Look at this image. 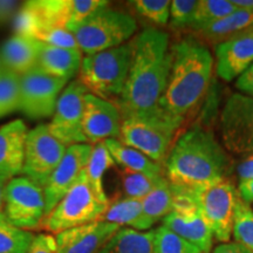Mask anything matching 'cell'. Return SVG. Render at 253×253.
<instances>
[{
  "mask_svg": "<svg viewBox=\"0 0 253 253\" xmlns=\"http://www.w3.org/2000/svg\"><path fill=\"white\" fill-rule=\"evenodd\" d=\"M237 175L239 181L253 178V155L245 157L244 160L237 166Z\"/></svg>",
  "mask_w": 253,
  "mask_h": 253,
  "instance_id": "41",
  "label": "cell"
},
{
  "mask_svg": "<svg viewBox=\"0 0 253 253\" xmlns=\"http://www.w3.org/2000/svg\"><path fill=\"white\" fill-rule=\"evenodd\" d=\"M86 87L79 80L72 81L62 90L49 122V131L66 147L87 143L82 131Z\"/></svg>",
  "mask_w": 253,
  "mask_h": 253,
  "instance_id": "14",
  "label": "cell"
},
{
  "mask_svg": "<svg viewBox=\"0 0 253 253\" xmlns=\"http://www.w3.org/2000/svg\"><path fill=\"white\" fill-rule=\"evenodd\" d=\"M27 253H58L55 236L50 233H39L34 236Z\"/></svg>",
  "mask_w": 253,
  "mask_h": 253,
  "instance_id": "38",
  "label": "cell"
},
{
  "mask_svg": "<svg viewBox=\"0 0 253 253\" xmlns=\"http://www.w3.org/2000/svg\"><path fill=\"white\" fill-rule=\"evenodd\" d=\"M198 0H173L170 5V20L176 28L192 26Z\"/></svg>",
  "mask_w": 253,
  "mask_h": 253,
  "instance_id": "36",
  "label": "cell"
},
{
  "mask_svg": "<svg viewBox=\"0 0 253 253\" xmlns=\"http://www.w3.org/2000/svg\"><path fill=\"white\" fill-rule=\"evenodd\" d=\"M171 53L169 80L158 106L183 123L207 95L214 60L208 47L194 38L176 42L171 46Z\"/></svg>",
  "mask_w": 253,
  "mask_h": 253,
  "instance_id": "3",
  "label": "cell"
},
{
  "mask_svg": "<svg viewBox=\"0 0 253 253\" xmlns=\"http://www.w3.org/2000/svg\"><path fill=\"white\" fill-rule=\"evenodd\" d=\"M238 9L253 12V0H230Z\"/></svg>",
  "mask_w": 253,
  "mask_h": 253,
  "instance_id": "44",
  "label": "cell"
},
{
  "mask_svg": "<svg viewBox=\"0 0 253 253\" xmlns=\"http://www.w3.org/2000/svg\"><path fill=\"white\" fill-rule=\"evenodd\" d=\"M2 212L19 229L40 230L41 223L46 216L43 188L25 176L9 179L5 190Z\"/></svg>",
  "mask_w": 253,
  "mask_h": 253,
  "instance_id": "9",
  "label": "cell"
},
{
  "mask_svg": "<svg viewBox=\"0 0 253 253\" xmlns=\"http://www.w3.org/2000/svg\"><path fill=\"white\" fill-rule=\"evenodd\" d=\"M120 177H121L122 185L121 196L126 198L142 199L147 195H149L160 184L161 181L164 178V175L160 177H151L145 175V173L122 169L120 171Z\"/></svg>",
  "mask_w": 253,
  "mask_h": 253,
  "instance_id": "30",
  "label": "cell"
},
{
  "mask_svg": "<svg viewBox=\"0 0 253 253\" xmlns=\"http://www.w3.org/2000/svg\"><path fill=\"white\" fill-rule=\"evenodd\" d=\"M104 144L109 150L115 163L119 164L122 169L145 173L151 177L163 176V169L161 164L154 162L141 151L123 144L118 138H110V140L104 141Z\"/></svg>",
  "mask_w": 253,
  "mask_h": 253,
  "instance_id": "23",
  "label": "cell"
},
{
  "mask_svg": "<svg viewBox=\"0 0 253 253\" xmlns=\"http://www.w3.org/2000/svg\"><path fill=\"white\" fill-rule=\"evenodd\" d=\"M131 60L126 86L116 106L121 115L156 109L166 90L172 63L170 38L155 27L144 28L130 42Z\"/></svg>",
  "mask_w": 253,
  "mask_h": 253,
  "instance_id": "1",
  "label": "cell"
},
{
  "mask_svg": "<svg viewBox=\"0 0 253 253\" xmlns=\"http://www.w3.org/2000/svg\"><path fill=\"white\" fill-rule=\"evenodd\" d=\"M181 189V188H179ZM194 199L202 216L220 244L232 237L239 195L229 178H223L195 189H183Z\"/></svg>",
  "mask_w": 253,
  "mask_h": 253,
  "instance_id": "8",
  "label": "cell"
},
{
  "mask_svg": "<svg viewBox=\"0 0 253 253\" xmlns=\"http://www.w3.org/2000/svg\"><path fill=\"white\" fill-rule=\"evenodd\" d=\"M84 54L79 49L59 48L40 42L37 67L46 74L69 81L80 72Z\"/></svg>",
  "mask_w": 253,
  "mask_h": 253,
  "instance_id": "21",
  "label": "cell"
},
{
  "mask_svg": "<svg viewBox=\"0 0 253 253\" xmlns=\"http://www.w3.org/2000/svg\"><path fill=\"white\" fill-rule=\"evenodd\" d=\"M181 126L158 106L151 112L123 115L119 141L163 166Z\"/></svg>",
  "mask_w": 253,
  "mask_h": 253,
  "instance_id": "4",
  "label": "cell"
},
{
  "mask_svg": "<svg viewBox=\"0 0 253 253\" xmlns=\"http://www.w3.org/2000/svg\"><path fill=\"white\" fill-rule=\"evenodd\" d=\"M5 69H4V66H2V63H1V60H0V74H1L2 72H4Z\"/></svg>",
  "mask_w": 253,
  "mask_h": 253,
  "instance_id": "46",
  "label": "cell"
},
{
  "mask_svg": "<svg viewBox=\"0 0 253 253\" xmlns=\"http://www.w3.org/2000/svg\"><path fill=\"white\" fill-rule=\"evenodd\" d=\"M20 77L4 71L0 74V119L19 110Z\"/></svg>",
  "mask_w": 253,
  "mask_h": 253,
  "instance_id": "33",
  "label": "cell"
},
{
  "mask_svg": "<svg viewBox=\"0 0 253 253\" xmlns=\"http://www.w3.org/2000/svg\"><path fill=\"white\" fill-rule=\"evenodd\" d=\"M130 60V43L84 55L78 80L89 94L116 102L126 86Z\"/></svg>",
  "mask_w": 253,
  "mask_h": 253,
  "instance_id": "5",
  "label": "cell"
},
{
  "mask_svg": "<svg viewBox=\"0 0 253 253\" xmlns=\"http://www.w3.org/2000/svg\"><path fill=\"white\" fill-rule=\"evenodd\" d=\"M9 182L8 178L0 175V212L4 210V199H5V190Z\"/></svg>",
  "mask_w": 253,
  "mask_h": 253,
  "instance_id": "45",
  "label": "cell"
},
{
  "mask_svg": "<svg viewBox=\"0 0 253 253\" xmlns=\"http://www.w3.org/2000/svg\"><path fill=\"white\" fill-rule=\"evenodd\" d=\"M232 237L236 243L253 253V208L240 197L237 202Z\"/></svg>",
  "mask_w": 253,
  "mask_h": 253,
  "instance_id": "32",
  "label": "cell"
},
{
  "mask_svg": "<svg viewBox=\"0 0 253 253\" xmlns=\"http://www.w3.org/2000/svg\"><path fill=\"white\" fill-rule=\"evenodd\" d=\"M220 137L227 153L253 155V97L235 93L220 113Z\"/></svg>",
  "mask_w": 253,
  "mask_h": 253,
  "instance_id": "10",
  "label": "cell"
},
{
  "mask_svg": "<svg viewBox=\"0 0 253 253\" xmlns=\"http://www.w3.org/2000/svg\"><path fill=\"white\" fill-rule=\"evenodd\" d=\"M237 191H238V195L242 201H244L245 203L250 205L253 204V178L239 181Z\"/></svg>",
  "mask_w": 253,
  "mask_h": 253,
  "instance_id": "40",
  "label": "cell"
},
{
  "mask_svg": "<svg viewBox=\"0 0 253 253\" xmlns=\"http://www.w3.org/2000/svg\"><path fill=\"white\" fill-rule=\"evenodd\" d=\"M40 42L33 38L15 34L0 48V60L5 71L19 77L37 67Z\"/></svg>",
  "mask_w": 253,
  "mask_h": 253,
  "instance_id": "20",
  "label": "cell"
},
{
  "mask_svg": "<svg viewBox=\"0 0 253 253\" xmlns=\"http://www.w3.org/2000/svg\"><path fill=\"white\" fill-rule=\"evenodd\" d=\"M172 190L173 209L162 220V225L195 245L202 253H210L213 245V233L210 226L185 190L176 186H172Z\"/></svg>",
  "mask_w": 253,
  "mask_h": 253,
  "instance_id": "12",
  "label": "cell"
},
{
  "mask_svg": "<svg viewBox=\"0 0 253 253\" xmlns=\"http://www.w3.org/2000/svg\"><path fill=\"white\" fill-rule=\"evenodd\" d=\"M122 115L116 103L88 93L84 97L82 131L88 144L94 145L120 137Z\"/></svg>",
  "mask_w": 253,
  "mask_h": 253,
  "instance_id": "16",
  "label": "cell"
},
{
  "mask_svg": "<svg viewBox=\"0 0 253 253\" xmlns=\"http://www.w3.org/2000/svg\"><path fill=\"white\" fill-rule=\"evenodd\" d=\"M68 81L46 74L40 68H33L20 77L19 110L31 119L53 116L56 103Z\"/></svg>",
  "mask_w": 253,
  "mask_h": 253,
  "instance_id": "13",
  "label": "cell"
},
{
  "mask_svg": "<svg viewBox=\"0 0 253 253\" xmlns=\"http://www.w3.org/2000/svg\"><path fill=\"white\" fill-rule=\"evenodd\" d=\"M131 5L137 14L156 25L164 26L170 20V0H136Z\"/></svg>",
  "mask_w": 253,
  "mask_h": 253,
  "instance_id": "35",
  "label": "cell"
},
{
  "mask_svg": "<svg viewBox=\"0 0 253 253\" xmlns=\"http://www.w3.org/2000/svg\"><path fill=\"white\" fill-rule=\"evenodd\" d=\"M211 253H252L236 242H229L219 244L212 250Z\"/></svg>",
  "mask_w": 253,
  "mask_h": 253,
  "instance_id": "43",
  "label": "cell"
},
{
  "mask_svg": "<svg viewBox=\"0 0 253 253\" xmlns=\"http://www.w3.org/2000/svg\"><path fill=\"white\" fill-rule=\"evenodd\" d=\"M253 26V12L238 9L226 17L209 24L207 26L196 28V33L203 39L214 43H221L224 41L244 33Z\"/></svg>",
  "mask_w": 253,
  "mask_h": 253,
  "instance_id": "22",
  "label": "cell"
},
{
  "mask_svg": "<svg viewBox=\"0 0 253 253\" xmlns=\"http://www.w3.org/2000/svg\"><path fill=\"white\" fill-rule=\"evenodd\" d=\"M31 4L40 19L41 31L49 28L68 31L72 18V0H34Z\"/></svg>",
  "mask_w": 253,
  "mask_h": 253,
  "instance_id": "27",
  "label": "cell"
},
{
  "mask_svg": "<svg viewBox=\"0 0 253 253\" xmlns=\"http://www.w3.org/2000/svg\"><path fill=\"white\" fill-rule=\"evenodd\" d=\"M164 168L172 186L195 189L227 178L233 162L212 131L194 126L173 143Z\"/></svg>",
  "mask_w": 253,
  "mask_h": 253,
  "instance_id": "2",
  "label": "cell"
},
{
  "mask_svg": "<svg viewBox=\"0 0 253 253\" xmlns=\"http://www.w3.org/2000/svg\"><path fill=\"white\" fill-rule=\"evenodd\" d=\"M102 221L116 224L120 227H129L137 231H148L143 218L141 199L126 198L123 196L110 201L108 209L101 218Z\"/></svg>",
  "mask_w": 253,
  "mask_h": 253,
  "instance_id": "24",
  "label": "cell"
},
{
  "mask_svg": "<svg viewBox=\"0 0 253 253\" xmlns=\"http://www.w3.org/2000/svg\"><path fill=\"white\" fill-rule=\"evenodd\" d=\"M28 129L23 120L0 126V175L12 179L23 172Z\"/></svg>",
  "mask_w": 253,
  "mask_h": 253,
  "instance_id": "19",
  "label": "cell"
},
{
  "mask_svg": "<svg viewBox=\"0 0 253 253\" xmlns=\"http://www.w3.org/2000/svg\"><path fill=\"white\" fill-rule=\"evenodd\" d=\"M91 148L93 145L88 143L67 147L65 156L43 188L46 198V214H48L58 205L84 171Z\"/></svg>",
  "mask_w": 253,
  "mask_h": 253,
  "instance_id": "15",
  "label": "cell"
},
{
  "mask_svg": "<svg viewBox=\"0 0 253 253\" xmlns=\"http://www.w3.org/2000/svg\"><path fill=\"white\" fill-rule=\"evenodd\" d=\"M108 205L109 199L96 194L84 171L65 197L46 214L40 230L56 235L65 230L99 221Z\"/></svg>",
  "mask_w": 253,
  "mask_h": 253,
  "instance_id": "7",
  "label": "cell"
},
{
  "mask_svg": "<svg viewBox=\"0 0 253 253\" xmlns=\"http://www.w3.org/2000/svg\"><path fill=\"white\" fill-rule=\"evenodd\" d=\"M66 150L67 147L52 135L48 126H37L28 130L21 175L45 188L49 177L65 156Z\"/></svg>",
  "mask_w": 253,
  "mask_h": 253,
  "instance_id": "11",
  "label": "cell"
},
{
  "mask_svg": "<svg viewBox=\"0 0 253 253\" xmlns=\"http://www.w3.org/2000/svg\"><path fill=\"white\" fill-rule=\"evenodd\" d=\"M253 63V34L244 33L218 43L216 72L221 80L231 82Z\"/></svg>",
  "mask_w": 253,
  "mask_h": 253,
  "instance_id": "18",
  "label": "cell"
},
{
  "mask_svg": "<svg viewBox=\"0 0 253 253\" xmlns=\"http://www.w3.org/2000/svg\"><path fill=\"white\" fill-rule=\"evenodd\" d=\"M154 253H202L195 245L161 225L154 230Z\"/></svg>",
  "mask_w": 253,
  "mask_h": 253,
  "instance_id": "34",
  "label": "cell"
},
{
  "mask_svg": "<svg viewBox=\"0 0 253 253\" xmlns=\"http://www.w3.org/2000/svg\"><path fill=\"white\" fill-rule=\"evenodd\" d=\"M115 164V161L110 155L109 150L107 149L104 142L93 145L89 160H88L87 167L84 169V175H86L89 184L96 191V194L104 199H109L103 188L104 172Z\"/></svg>",
  "mask_w": 253,
  "mask_h": 253,
  "instance_id": "28",
  "label": "cell"
},
{
  "mask_svg": "<svg viewBox=\"0 0 253 253\" xmlns=\"http://www.w3.org/2000/svg\"><path fill=\"white\" fill-rule=\"evenodd\" d=\"M18 9V2L0 0V25L7 23Z\"/></svg>",
  "mask_w": 253,
  "mask_h": 253,
  "instance_id": "42",
  "label": "cell"
},
{
  "mask_svg": "<svg viewBox=\"0 0 253 253\" xmlns=\"http://www.w3.org/2000/svg\"><path fill=\"white\" fill-rule=\"evenodd\" d=\"M235 11H237V7L230 0H198L191 27L196 30L207 26Z\"/></svg>",
  "mask_w": 253,
  "mask_h": 253,
  "instance_id": "31",
  "label": "cell"
},
{
  "mask_svg": "<svg viewBox=\"0 0 253 253\" xmlns=\"http://www.w3.org/2000/svg\"><path fill=\"white\" fill-rule=\"evenodd\" d=\"M154 230L120 227L99 253H154Z\"/></svg>",
  "mask_w": 253,
  "mask_h": 253,
  "instance_id": "25",
  "label": "cell"
},
{
  "mask_svg": "<svg viewBox=\"0 0 253 253\" xmlns=\"http://www.w3.org/2000/svg\"><path fill=\"white\" fill-rule=\"evenodd\" d=\"M36 40L45 45L59 47V48L79 49L74 34L63 28H49V30L41 31L37 36Z\"/></svg>",
  "mask_w": 253,
  "mask_h": 253,
  "instance_id": "37",
  "label": "cell"
},
{
  "mask_svg": "<svg viewBox=\"0 0 253 253\" xmlns=\"http://www.w3.org/2000/svg\"><path fill=\"white\" fill-rule=\"evenodd\" d=\"M120 226L108 221H94L55 235L58 253H99Z\"/></svg>",
  "mask_w": 253,
  "mask_h": 253,
  "instance_id": "17",
  "label": "cell"
},
{
  "mask_svg": "<svg viewBox=\"0 0 253 253\" xmlns=\"http://www.w3.org/2000/svg\"><path fill=\"white\" fill-rule=\"evenodd\" d=\"M137 23L132 15L104 6L73 30L79 49L89 55L119 47L134 37Z\"/></svg>",
  "mask_w": 253,
  "mask_h": 253,
  "instance_id": "6",
  "label": "cell"
},
{
  "mask_svg": "<svg viewBox=\"0 0 253 253\" xmlns=\"http://www.w3.org/2000/svg\"><path fill=\"white\" fill-rule=\"evenodd\" d=\"M34 235L14 226L4 212H0V253H27Z\"/></svg>",
  "mask_w": 253,
  "mask_h": 253,
  "instance_id": "29",
  "label": "cell"
},
{
  "mask_svg": "<svg viewBox=\"0 0 253 253\" xmlns=\"http://www.w3.org/2000/svg\"><path fill=\"white\" fill-rule=\"evenodd\" d=\"M236 88L240 94L253 97V63L237 79Z\"/></svg>",
  "mask_w": 253,
  "mask_h": 253,
  "instance_id": "39",
  "label": "cell"
},
{
  "mask_svg": "<svg viewBox=\"0 0 253 253\" xmlns=\"http://www.w3.org/2000/svg\"><path fill=\"white\" fill-rule=\"evenodd\" d=\"M246 33H252V34H253V26H252L251 28H250V30L246 31Z\"/></svg>",
  "mask_w": 253,
  "mask_h": 253,
  "instance_id": "47",
  "label": "cell"
},
{
  "mask_svg": "<svg viewBox=\"0 0 253 253\" xmlns=\"http://www.w3.org/2000/svg\"><path fill=\"white\" fill-rule=\"evenodd\" d=\"M141 202L145 226L149 231L157 221L163 220L173 209V190L166 176L149 195L141 199Z\"/></svg>",
  "mask_w": 253,
  "mask_h": 253,
  "instance_id": "26",
  "label": "cell"
}]
</instances>
